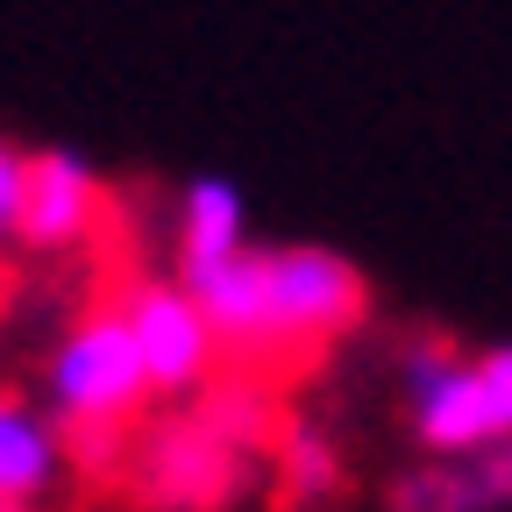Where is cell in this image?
<instances>
[{
  "instance_id": "5b68a950",
  "label": "cell",
  "mask_w": 512,
  "mask_h": 512,
  "mask_svg": "<svg viewBox=\"0 0 512 512\" xmlns=\"http://www.w3.org/2000/svg\"><path fill=\"white\" fill-rule=\"evenodd\" d=\"M278 306H285L292 356H306V349L349 342L370 320V278L349 264L342 249L292 242V249H278Z\"/></svg>"
},
{
  "instance_id": "8992f818",
  "label": "cell",
  "mask_w": 512,
  "mask_h": 512,
  "mask_svg": "<svg viewBox=\"0 0 512 512\" xmlns=\"http://www.w3.org/2000/svg\"><path fill=\"white\" fill-rule=\"evenodd\" d=\"M100 228H107V178L79 150H29L15 242L29 256H72L100 242Z\"/></svg>"
},
{
  "instance_id": "ba28073f",
  "label": "cell",
  "mask_w": 512,
  "mask_h": 512,
  "mask_svg": "<svg viewBox=\"0 0 512 512\" xmlns=\"http://www.w3.org/2000/svg\"><path fill=\"white\" fill-rule=\"evenodd\" d=\"M64 470H72V441L50 413H36L22 392H0V505H43Z\"/></svg>"
},
{
  "instance_id": "8fae6325",
  "label": "cell",
  "mask_w": 512,
  "mask_h": 512,
  "mask_svg": "<svg viewBox=\"0 0 512 512\" xmlns=\"http://www.w3.org/2000/svg\"><path fill=\"white\" fill-rule=\"evenodd\" d=\"M384 505L392 512H491L470 456H427V463L399 470L392 491H384Z\"/></svg>"
},
{
  "instance_id": "30bf717a",
  "label": "cell",
  "mask_w": 512,
  "mask_h": 512,
  "mask_svg": "<svg viewBox=\"0 0 512 512\" xmlns=\"http://www.w3.org/2000/svg\"><path fill=\"white\" fill-rule=\"evenodd\" d=\"M271 470H278V505H285V512L335 505V498H342V456H335V441L320 434L313 420H285Z\"/></svg>"
},
{
  "instance_id": "277c9868",
  "label": "cell",
  "mask_w": 512,
  "mask_h": 512,
  "mask_svg": "<svg viewBox=\"0 0 512 512\" xmlns=\"http://www.w3.org/2000/svg\"><path fill=\"white\" fill-rule=\"evenodd\" d=\"M192 299L207 306L228 370L278 377V363L292 356L285 306H278V249H235L207 285H192Z\"/></svg>"
},
{
  "instance_id": "7a4b0ae2",
  "label": "cell",
  "mask_w": 512,
  "mask_h": 512,
  "mask_svg": "<svg viewBox=\"0 0 512 512\" xmlns=\"http://www.w3.org/2000/svg\"><path fill=\"white\" fill-rule=\"evenodd\" d=\"M264 470H271V456L228 441L200 406L185 399L178 413L136 427L128 463H121V484L150 512H235Z\"/></svg>"
},
{
  "instance_id": "3957f363",
  "label": "cell",
  "mask_w": 512,
  "mask_h": 512,
  "mask_svg": "<svg viewBox=\"0 0 512 512\" xmlns=\"http://www.w3.org/2000/svg\"><path fill=\"white\" fill-rule=\"evenodd\" d=\"M121 313H128V328H136V349L150 363V384L164 399H200L207 384L228 370L221 363V335H214V320L207 306L192 299L171 271H150L121 292Z\"/></svg>"
},
{
  "instance_id": "52a82bcc",
  "label": "cell",
  "mask_w": 512,
  "mask_h": 512,
  "mask_svg": "<svg viewBox=\"0 0 512 512\" xmlns=\"http://www.w3.org/2000/svg\"><path fill=\"white\" fill-rule=\"evenodd\" d=\"M406 399H413V434H420L427 456H477V448H491V441H512V427H505V413H498V399H491V384H484L477 363L434 370L427 384H413Z\"/></svg>"
},
{
  "instance_id": "4fadbf2b",
  "label": "cell",
  "mask_w": 512,
  "mask_h": 512,
  "mask_svg": "<svg viewBox=\"0 0 512 512\" xmlns=\"http://www.w3.org/2000/svg\"><path fill=\"white\" fill-rule=\"evenodd\" d=\"M477 370H484L491 399H498V413H505V427H512V342H491V349L477 356Z\"/></svg>"
},
{
  "instance_id": "6da1fadb",
  "label": "cell",
  "mask_w": 512,
  "mask_h": 512,
  "mask_svg": "<svg viewBox=\"0 0 512 512\" xmlns=\"http://www.w3.org/2000/svg\"><path fill=\"white\" fill-rule=\"evenodd\" d=\"M150 363L136 349L121 299H93L50 349V420L72 441V463L86 477H121L128 441L150 406Z\"/></svg>"
},
{
  "instance_id": "5bb4252c",
  "label": "cell",
  "mask_w": 512,
  "mask_h": 512,
  "mask_svg": "<svg viewBox=\"0 0 512 512\" xmlns=\"http://www.w3.org/2000/svg\"><path fill=\"white\" fill-rule=\"evenodd\" d=\"M0 512H36V505H0Z\"/></svg>"
},
{
  "instance_id": "9c48e42d",
  "label": "cell",
  "mask_w": 512,
  "mask_h": 512,
  "mask_svg": "<svg viewBox=\"0 0 512 512\" xmlns=\"http://www.w3.org/2000/svg\"><path fill=\"white\" fill-rule=\"evenodd\" d=\"M242 228H249V214H242V192L228 185V178H192L185 192H178V256H171V278L192 292V285H207L235 249H249L242 242Z\"/></svg>"
},
{
  "instance_id": "7c38bea8",
  "label": "cell",
  "mask_w": 512,
  "mask_h": 512,
  "mask_svg": "<svg viewBox=\"0 0 512 512\" xmlns=\"http://www.w3.org/2000/svg\"><path fill=\"white\" fill-rule=\"evenodd\" d=\"M22 178H29V150H15L0 136V242H15V221H22Z\"/></svg>"
}]
</instances>
